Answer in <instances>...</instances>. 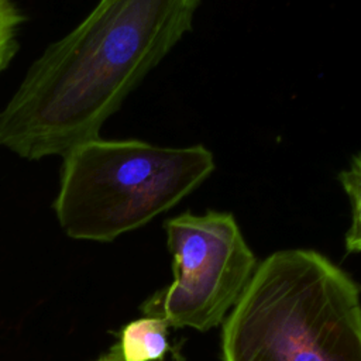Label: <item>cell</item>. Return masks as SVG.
<instances>
[{
    "mask_svg": "<svg viewBox=\"0 0 361 361\" xmlns=\"http://www.w3.org/2000/svg\"><path fill=\"white\" fill-rule=\"evenodd\" d=\"M197 0H106L30 66L0 110V145L25 159L100 138L130 92L192 30Z\"/></svg>",
    "mask_w": 361,
    "mask_h": 361,
    "instance_id": "obj_1",
    "label": "cell"
},
{
    "mask_svg": "<svg viewBox=\"0 0 361 361\" xmlns=\"http://www.w3.org/2000/svg\"><path fill=\"white\" fill-rule=\"evenodd\" d=\"M221 324L223 361H361V286L317 251L279 250Z\"/></svg>",
    "mask_w": 361,
    "mask_h": 361,
    "instance_id": "obj_2",
    "label": "cell"
},
{
    "mask_svg": "<svg viewBox=\"0 0 361 361\" xmlns=\"http://www.w3.org/2000/svg\"><path fill=\"white\" fill-rule=\"evenodd\" d=\"M214 168L213 152L202 144L96 138L63 157L54 210L69 237L113 241L175 207Z\"/></svg>",
    "mask_w": 361,
    "mask_h": 361,
    "instance_id": "obj_3",
    "label": "cell"
},
{
    "mask_svg": "<svg viewBox=\"0 0 361 361\" xmlns=\"http://www.w3.org/2000/svg\"><path fill=\"white\" fill-rule=\"evenodd\" d=\"M172 281L142 305L169 327L209 331L221 324L257 268V258L228 212H192L165 220Z\"/></svg>",
    "mask_w": 361,
    "mask_h": 361,
    "instance_id": "obj_4",
    "label": "cell"
},
{
    "mask_svg": "<svg viewBox=\"0 0 361 361\" xmlns=\"http://www.w3.org/2000/svg\"><path fill=\"white\" fill-rule=\"evenodd\" d=\"M169 326L158 317L142 316L127 323L116 343L121 361H159L169 350Z\"/></svg>",
    "mask_w": 361,
    "mask_h": 361,
    "instance_id": "obj_5",
    "label": "cell"
},
{
    "mask_svg": "<svg viewBox=\"0 0 361 361\" xmlns=\"http://www.w3.org/2000/svg\"><path fill=\"white\" fill-rule=\"evenodd\" d=\"M338 182L351 204V224L344 235L348 254L361 252V154H355L350 166L338 173Z\"/></svg>",
    "mask_w": 361,
    "mask_h": 361,
    "instance_id": "obj_6",
    "label": "cell"
},
{
    "mask_svg": "<svg viewBox=\"0 0 361 361\" xmlns=\"http://www.w3.org/2000/svg\"><path fill=\"white\" fill-rule=\"evenodd\" d=\"M25 17L11 1L0 0V71H3L17 52V32Z\"/></svg>",
    "mask_w": 361,
    "mask_h": 361,
    "instance_id": "obj_7",
    "label": "cell"
},
{
    "mask_svg": "<svg viewBox=\"0 0 361 361\" xmlns=\"http://www.w3.org/2000/svg\"><path fill=\"white\" fill-rule=\"evenodd\" d=\"M96 361H121V355H120V350H118L117 344H113L110 347V350L107 353H104L103 355H100ZM159 361H165V360H159Z\"/></svg>",
    "mask_w": 361,
    "mask_h": 361,
    "instance_id": "obj_8",
    "label": "cell"
}]
</instances>
